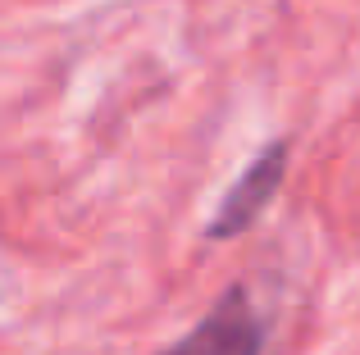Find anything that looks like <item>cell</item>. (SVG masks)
Listing matches in <instances>:
<instances>
[{"mask_svg":"<svg viewBox=\"0 0 360 355\" xmlns=\"http://www.w3.org/2000/svg\"><path fill=\"white\" fill-rule=\"evenodd\" d=\"M264 351V319L255 314L246 287H229L210 314L160 355H260Z\"/></svg>","mask_w":360,"mask_h":355,"instance_id":"1","label":"cell"},{"mask_svg":"<svg viewBox=\"0 0 360 355\" xmlns=\"http://www.w3.org/2000/svg\"><path fill=\"white\" fill-rule=\"evenodd\" d=\"M288 160H292L288 142H269V146H264V151L242 169V178L233 182V192L219 201V210H214V219H210L205 232H210L214 241H229V237H238V232L251 228V223L260 219V210L274 201V192L283 187Z\"/></svg>","mask_w":360,"mask_h":355,"instance_id":"2","label":"cell"}]
</instances>
